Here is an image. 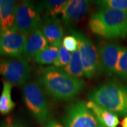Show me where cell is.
<instances>
[{
  "label": "cell",
  "instance_id": "cell-14",
  "mask_svg": "<svg viewBox=\"0 0 127 127\" xmlns=\"http://www.w3.org/2000/svg\"><path fill=\"white\" fill-rule=\"evenodd\" d=\"M18 3L12 0H0V28L2 30L15 27L16 12Z\"/></svg>",
  "mask_w": 127,
  "mask_h": 127
},
{
  "label": "cell",
  "instance_id": "cell-26",
  "mask_svg": "<svg viewBox=\"0 0 127 127\" xmlns=\"http://www.w3.org/2000/svg\"><path fill=\"white\" fill-rule=\"evenodd\" d=\"M122 127H127V116H126L122 122Z\"/></svg>",
  "mask_w": 127,
  "mask_h": 127
},
{
  "label": "cell",
  "instance_id": "cell-9",
  "mask_svg": "<svg viewBox=\"0 0 127 127\" xmlns=\"http://www.w3.org/2000/svg\"><path fill=\"white\" fill-rule=\"evenodd\" d=\"M26 37L18 31L16 27L7 30L0 28V56L21 57Z\"/></svg>",
  "mask_w": 127,
  "mask_h": 127
},
{
  "label": "cell",
  "instance_id": "cell-1",
  "mask_svg": "<svg viewBox=\"0 0 127 127\" xmlns=\"http://www.w3.org/2000/svg\"><path fill=\"white\" fill-rule=\"evenodd\" d=\"M37 83L47 95L57 101L72 100L87 86L85 81L73 77L54 66L40 68Z\"/></svg>",
  "mask_w": 127,
  "mask_h": 127
},
{
  "label": "cell",
  "instance_id": "cell-18",
  "mask_svg": "<svg viewBox=\"0 0 127 127\" xmlns=\"http://www.w3.org/2000/svg\"><path fill=\"white\" fill-rule=\"evenodd\" d=\"M64 71L71 76L81 79V78L85 76L83 67L82 64L81 57L78 49H76L72 52V57L70 63L64 68Z\"/></svg>",
  "mask_w": 127,
  "mask_h": 127
},
{
  "label": "cell",
  "instance_id": "cell-7",
  "mask_svg": "<svg viewBox=\"0 0 127 127\" xmlns=\"http://www.w3.org/2000/svg\"><path fill=\"white\" fill-rule=\"evenodd\" d=\"M40 7L30 1L18 3L16 12L15 27L20 32L28 36L32 32L40 29L42 20Z\"/></svg>",
  "mask_w": 127,
  "mask_h": 127
},
{
  "label": "cell",
  "instance_id": "cell-16",
  "mask_svg": "<svg viewBox=\"0 0 127 127\" xmlns=\"http://www.w3.org/2000/svg\"><path fill=\"white\" fill-rule=\"evenodd\" d=\"M12 85L9 82L3 81V88L0 96V114L6 115L14 109L16 104L11 97Z\"/></svg>",
  "mask_w": 127,
  "mask_h": 127
},
{
  "label": "cell",
  "instance_id": "cell-19",
  "mask_svg": "<svg viewBox=\"0 0 127 127\" xmlns=\"http://www.w3.org/2000/svg\"><path fill=\"white\" fill-rule=\"evenodd\" d=\"M59 48V47L48 45L45 49L38 53L34 59L37 63L41 65L54 64L58 57Z\"/></svg>",
  "mask_w": 127,
  "mask_h": 127
},
{
  "label": "cell",
  "instance_id": "cell-15",
  "mask_svg": "<svg viewBox=\"0 0 127 127\" xmlns=\"http://www.w3.org/2000/svg\"><path fill=\"white\" fill-rule=\"evenodd\" d=\"M86 105L95 114L104 127H117L119 124V119L117 114L105 109L92 101L87 102Z\"/></svg>",
  "mask_w": 127,
  "mask_h": 127
},
{
  "label": "cell",
  "instance_id": "cell-12",
  "mask_svg": "<svg viewBox=\"0 0 127 127\" xmlns=\"http://www.w3.org/2000/svg\"><path fill=\"white\" fill-rule=\"evenodd\" d=\"M40 30L50 45L59 47L62 45L64 39V30L57 17L50 18L44 16Z\"/></svg>",
  "mask_w": 127,
  "mask_h": 127
},
{
  "label": "cell",
  "instance_id": "cell-21",
  "mask_svg": "<svg viewBox=\"0 0 127 127\" xmlns=\"http://www.w3.org/2000/svg\"><path fill=\"white\" fill-rule=\"evenodd\" d=\"M114 73L124 79H127V48H122Z\"/></svg>",
  "mask_w": 127,
  "mask_h": 127
},
{
  "label": "cell",
  "instance_id": "cell-25",
  "mask_svg": "<svg viewBox=\"0 0 127 127\" xmlns=\"http://www.w3.org/2000/svg\"><path fill=\"white\" fill-rule=\"evenodd\" d=\"M43 127H64L59 122L54 119H50L47 122L45 123V126Z\"/></svg>",
  "mask_w": 127,
  "mask_h": 127
},
{
  "label": "cell",
  "instance_id": "cell-3",
  "mask_svg": "<svg viewBox=\"0 0 127 127\" xmlns=\"http://www.w3.org/2000/svg\"><path fill=\"white\" fill-rule=\"evenodd\" d=\"M88 98L117 116H127V86L107 81L93 88Z\"/></svg>",
  "mask_w": 127,
  "mask_h": 127
},
{
  "label": "cell",
  "instance_id": "cell-22",
  "mask_svg": "<svg viewBox=\"0 0 127 127\" xmlns=\"http://www.w3.org/2000/svg\"><path fill=\"white\" fill-rule=\"evenodd\" d=\"M71 57H72V52H71L70 51L64 48L62 44V45L60 46L59 48V53H58L57 59L55 61L53 66L57 68L64 69L70 63L71 60Z\"/></svg>",
  "mask_w": 127,
  "mask_h": 127
},
{
  "label": "cell",
  "instance_id": "cell-10",
  "mask_svg": "<svg viewBox=\"0 0 127 127\" xmlns=\"http://www.w3.org/2000/svg\"><path fill=\"white\" fill-rule=\"evenodd\" d=\"M122 47L115 42H105L98 48L102 71L107 76L114 73Z\"/></svg>",
  "mask_w": 127,
  "mask_h": 127
},
{
  "label": "cell",
  "instance_id": "cell-13",
  "mask_svg": "<svg viewBox=\"0 0 127 127\" xmlns=\"http://www.w3.org/2000/svg\"><path fill=\"white\" fill-rule=\"evenodd\" d=\"M49 45L40 29H37L26 37L23 48V57L26 59H34L38 53Z\"/></svg>",
  "mask_w": 127,
  "mask_h": 127
},
{
  "label": "cell",
  "instance_id": "cell-4",
  "mask_svg": "<svg viewBox=\"0 0 127 127\" xmlns=\"http://www.w3.org/2000/svg\"><path fill=\"white\" fill-rule=\"evenodd\" d=\"M23 99L32 117L40 124L47 122L50 109L45 93L37 82L26 83L23 88Z\"/></svg>",
  "mask_w": 127,
  "mask_h": 127
},
{
  "label": "cell",
  "instance_id": "cell-27",
  "mask_svg": "<svg viewBox=\"0 0 127 127\" xmlns=\"http://www.w3.org/2000/svg\"><path fill=\"white\" fill-rule=\"evenodd\" d=\"M126 37L127 38V33H126Z\"/></svg>",
  "mask_w": 127,
  "mask_h": 127
},
{
  "label": "cell",
  "instance_id": "cell-8",
  "mask_svg": "<svg viewBox=\"0 0 127 127\" xmlns=\"http://www.w3.org/2000/svg\"><path fill=\"white\" fill-rule=\"evenodd\" d=\"M64 123V127H104L87 107L86 102L83 101H78L68 106Z\"/></svg>",
  "mask_w": 127,
  "mask_h": 127
},
{
  "label": "cell",
  "instance_id": "cell-23",
  "mask_svg": "<svg viewBox=\"0 0 127 127\" xmlns=\"http://www.w3.org/2000/svg\"><path fill=\"white\" fill-rule=\"evenodd\" d=\"M62 45L64 48L70 51L71 52H74L78 48V42L76 38L72 35H66L64 37L62 41Z\"/></svg>",
  "mask_w": 127,
  "mask_h": 127
},
{
  "label": "cell",
  "instance_id": "cell-6",
  "mask_svg": "<svg viewBox=\"0 0 127 127\" xmlns=\"http://www.w3.org/2000/svg\"><path fill=\"white\" fill-rule=\"evenodd\" d=\"M31 68L27 59L19 57L0 58V76L14 86H24L31 76Z\"/></svg>",
  "mask_w": 127,
  "mask_h": 127
},
{
  "label": "cell",
  "instance_id": "cell-17",
  "mask_svg": "<svg viewBox=\"0 0 127 127\" xmlns=\"http://www.w3.org/2000/svg\"><path fill=\"white\" fill-rule=\"evenodd\" d=\"M68 1L62 0H47L44 1L40 5L41 12H44L45 17L54 18L57 17L59 14H62L64 6L67 4Z\"/></svg>",
  "mask_w": 127,
  "mask_h": 127
},
{
  "label": "cell",
  "instance_id": "cell-20",
  "mask_svg": "<svg viewBox=\"0 0 127 127\" xmlns=\"http://www.w3.org/2000/svg\"><path fill=\"white\" fill-rule=\"evenodd\" d=\"M100 9H114L127 12V0H100L95 1Z\"/></svg>",
  "mask_w": 127,
  "mask_h": 127
},
{
  "label": "cell",
  "instance_id": "cell-5",
  "mask_svg": "<svg viewBox=\"0 0 127 127\" xmlns=\"http://www.w3.org/2000/svg\"><path fill=\"white\" fill-rule=\"evenodd\" d=\"M69 31L77 40L84 76L88 78L98 76L103 71L98 49L81 31L70 28Z\"/></svg>",
  "mask_w": 127,
  "mask_h": 127
},
{
  "label": "cell",
  "instance_id": "cell-2",
  "mask_svg": "<svg viewBox=\"0 0 127 127\" xmlns=\"http://www.w3.org/2000/svg\"><path fill=\"white\" fill-rule=\"evenodd\" d=\"M127 12L114 9H99L92 14L88 28L97 36L107 39L126 37Z\"/></svg>",
  "mask_w": 127,
  "mask_h": 127
},
{
  "label": "cell",
  "instance_id": "cell-24",
  "mask_svg": "<svg viewBox=\"0 0 127 127\" xmlns=\"http://www.w3.org/2000/svg\"><path fill=\"white\" fill-rule=\"evenodd\" d=\"M0 127H27L22 122L8 117L0 122Z\"/></svg>",
  "mask_w": 127,
  "mask_h": 127
},
{
  "label": "cell",
  "instance_id": "cell-11",
  "mask_svg": "<svg viewBox=\"0 0 127 127\" xmlns=\"http://www.w3.org/2000/svg\"><path fill=\"white\" fill-rule=\"evenodd\" d=\"M90 1L86 0H69L62 13V22L66 27H71L86 14Z\"/></svg>",
  "mask_w": 127,
  "mask_h": 127
}]
</instances>
